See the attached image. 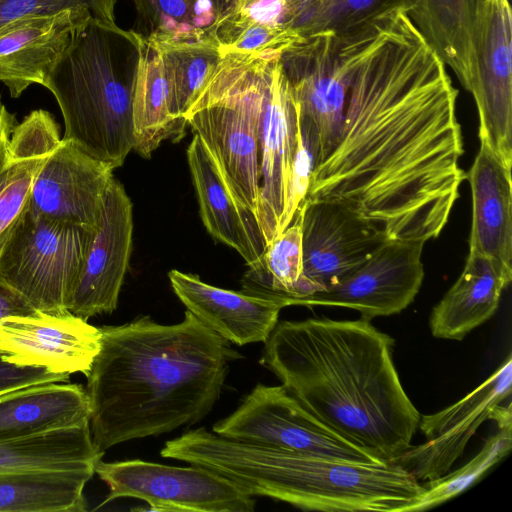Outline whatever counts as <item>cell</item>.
<instances>
[{"label":"cell","instance_id":"30bf717a","mask_svg":"<svg viewBox=\"0 0 512 512\" xmlns=\"http://www.w3.org/2000/svg\"><path fill=\"white\" fill-rule=\"evenodd\" d=\"M95 473L109 488L103 504L136 498L150 511L251 512L255 501L226 478L207 469L168 466L143 460L104 462Z\"/></svg>","mask_w":512,"mask_h":512},{"label":"cell","instance_id":"d6a6232c","mask_svg":"<svg viewBox=\"0 0 512 512\" xmlns=\"http://www.w3.org/2000/svg\"><path fill=\"white\" fill-rule=\"evenodd\" d=\"M48 155L24 156L9 150L0 172V251L26 211L34 178Z\"/></svg>","mask_w":512,"mask_h":512},{"label":"cell","instance_id":"f1b7e54d","mask_svg":"<svg viewBox=\"0 0 512 512\" xmlns=\"http://www.w3.org/2000/svg\"><path fill=\"white\" fill-rule=\"evenodd\" d=\"M134 3L136 32L148 41H217L218 18L208 0H134Z\"/></svg>","mask_w":512,"mask_h":512},{"label":"cell","instance_id":"f546056e","mask_svg":"<svg viewBox=\"0 0 512 512\" xmlns=\"http://www.w3.org/2000/svg\"><path fill=\"white\" fill-rule=\"evenodd\" d=\"M151 43L159 53L171 112L176 119L186 122L184 116L219 63L222 49L212 40Z\"/></svg>","mask_w":512,"mask_h":512},{"label":"cell","instance_id":"9a60e30c","mask_svg":"<svg viewBox=\"0 0 512 512\" xmlns=\"http://www.w3.org/2000/svg\"><path fill=\"white\" fill-rule=\"evenodd\" d=\"M299 135L298 107L279 58L258 124L257 221L266 246L287 227L285 212Z\"/></svg>","mask_w":512,"mask_h":512},{"label":"cell","instance_id":"6da1fadb","mask_svg":"<svg viewBox=\"0 0 512 512\" xmlns=\"http://www.w3.org/2000/svg\"><path fill=\"white\" fill-rule=\"evenodd\" d=\"M457 96L447 66L408 10L377 18L340 135L315 164L305 199L341 203L391 239L438 237L466 179Z\"/></svg>","mask_w":512,"mask_h":512},{"label":"cell","instance_id":"ba28073f","mask_svg":"<svg viewBox=\"0 0 512 512\" xmlns=\"http://www.w3.org/2000/svg\"><path fill=\"white\" fill-rule=\"evenodd\" d=\"M376 20L347 33L323 31L302 37L280 54L299 117L316 133L315 164L338 140L353 75Z\"/></svg>","mask_w":512,"mask_h":512},{"label":"cell","instance_id":"d4e9b609","mask_svg":"<svg viewBox=\"0 0 512 512\" xmlns=\"http://www.w3.org/2000/svg\"><path fill=\"white\" fill-rule=\"evenodd\" d=\"M483 0H416L409 15L436 54L471 93Z\"/></svg>","mask_w":512,"mask_h":512},{"label":"cell","instance_id":"603a6c76","mask_svg":"<svg viewBox=\"0 0 512 512\" xmlns=\"http://www.w3.org/2000/svg\"><path fill=\"white\" fill-rule=\"evenodd\" d=\"M86 389L47 382L0 394V440L42 434L90 422Z\"/></svg>","mask_w":512,"mask_h":512},{"label":"cell","instance_id":"484cf974","mask_svg":"<svg viewBox=\"0 0 512 512\" xmlns=\"http://www.w3.org/2000/svg\"><path fill=\"white\" fill-rule=\"evenodd\" d=\"M104 455L84 424L0 440V474L30 470H92Z\"/></svg>","mask_w":512,"mask_h":512},{"label":"cell","instance_id":"e0dca14e","mask_svg":"<svg viewBox=\"0 0 512 512\" xmlns=\"http://www.w3.org/2000/svg\"><path fill=\"white\" fill-rule=\"evenodd\" d=\"M114 168L61 139L37 172L28 208L35 214L96 230Z\"/></svg>","mask_w":512,"mask_h":512},{"label":"cell","instance_id":"5bb4252c","mask_svg":"<svg viewBox=\"0 0 512 512\" xmlns=\"http://www.w3.org/2000/svg\"><path fill=\"white\" fill-rule=\"evenodd\" d=\"M512 14L509 0H483L471 91L480 141L512 167Z\"/></svg>","mask_w":512,"mask_h":512},{"label":"cell","instance_id":"4316f807","mask_svg":"<svg viewBox=\"0 0 512 512\" xmlns=\"http://www.w3.org/2000/svg\"><path fill=\"white\" fill-rule=\"evenodd\" d=\"M92 470H30L0 474V512H83Z\"/></svg>","mask_w":512,"mask_h":512},{"label":"cell","instance_id":"9c48e42d","mask_svg":"<svg viewBox=\"0 0 512 512\" xmlns=\"http://www.w3.org/2000/svg\"><path fill=\"white\" fill-rule=\"evenodd\" d=\"M213 432L232 440L306 455L383 462L324 425L283 385L257 384L232 414L213 426Z\"/></svg>","mask_w":512,"mask_h":512},{"label":"cell","instance_id":"7a4b0ae2","mask_svg":"<svg viewBox=\"0 0 512 512\" xmlns=\"http://www.w3.org/2000/svg\"><path fill=\"white\" fill-rule=\"evenodd\" d=\"M100 330L86 392L92 440L103 452L205 418L242 357L188 310L173 325L141 316Z\"/></svg>","mask_w":512,"mask_h":512},{"label":"cell","instance_id":"f35d334b","mask_svg":"<svg viewBox=\"0 0 512 512\" xmlns=\"http://www.w3.org/2000/svg\"><path fill=\"white\" fill-rule=\"evenodd\" d=\"M246 1H247V0H240V3H239V5H238V8L236 9V11H235V12H237V11H238L242 6H243V4H244ZM235 12H234V13H235ZM234 13H233V14H234ZM233 14H232V15H233Z\"/></svg>","mask_w":512,"mask_h":512},{"label":"cell","instance_id":"7402d4cb","mask_svg":"<svg viewBox=\"0 0 512 512\" xmlns=\"http://www.w3.org/2000/svg\"><path fill=\"white\" fill-rule=\"evenodd\" d=\"M187 159L207 231L236 250L249 267L258 264L266 244L257 218L232 195L213 157L196 134L188 146Z\"/></svg>","mask_w":512,"mask_h":512},{"label":"cell","instance_id":"ac0fdd59","mask_svg":"<svg viewBox=\"0 0 512 512\" xmlns=\"http://www.w3.org/2000/svg\"><path fill=\"white\" fill-rule=\"evenodd\" d=\"M101 346V330L71 312L8 316L0 321V350L20 366L85 376Z\"/></svg>","mask_w":512,"mask_h":512},{"label":"cell","instance_id":"277c9868","mask_svg":"<svg viewBox=\"0 0 512 512\" xmlns=\"http://www.w3.org/2000/svg\"><path fill=\"white\" fill-rule=\"evenodd\" d=\"M160 455L212 471L251 496L304 510L405 512L424 492L395 462L306 455L224 438L203 427L166 442Z\"/></svg>","mask_w":512,"mask_h":512},{"label":"cell","instance_id":"cb8c5ba5","mask_svg":"<svg viewBox=\"0 0 512 512\" xmlns=\"http://www.w3.org/2000/svg\"><path fill=\"white\" fill-rule=\"evenodd\" d=\"M512 273L492 259L468 254L459 278L433 307L429 327L435 338L462 340L497 311Z\"/></svg>","mask_w":512,"mask_h":512},{"label":"cell","instance_id":"8fae6325","mask_svg":"<svg viewBox=\"0 0 512 512\" xmlns=\"http://www.w3.org/2000/svg\"><path fill=\"white\" fill-rule=\"evenodd\" d=\"M425 243L388 238L334 286L300 299L297 305L350 308L368 321L400 313L413 302L422 285Z\"/></svg>","mask_w":512,"mask_h":512},{"label":"cell","instance_id":"83f0119b","mask_svg":"<svg viewBox=\"0 0 512 512\" xmlns=\"http://www.w3.org/2000/svg\"><path fill=\"white\" fill-rule=\"evenodd\" d=\"M132 115L133 150L144 158H150L163 141L178 139L187 125L171 112L159 53L146 39L133 93Z\"/></svg>","mask_w":512,"mask_h":512},{"label":"cell","instance_id":"ffe728a7","mask_svg":"<svg viewBox=\"0 0 512 512\" xmlns=\"http://www.w3.org/2000/svg\"><path fill=\"white\" fill-rule=\"evenodd\" d=\"M171 287L198 320L213 332L239 346L264 343L276 324L280 300L236 292L203 282L197 275L171 270Z\"/></svg>","mask_w":512,"mask_h":512},{"label":"cell","instance_id":"8992f818","mask_svg":"<svg viewBox=\"0 0 512 512\" xmlns=\"http://www.w3.org/2000/svg\"><path fill=\"white\" fill-rule=\"evenodd\" d=\"M281 52L222 50L184 118L213 157L235 199L257 218L258 124Z\"/></svg>","mask_w":512,"mask_h":512},{"label":"cell","instance_id":"4dcf8cb0","mask_svg":"<svg viewBox=\"0 0 512 512\" xmlns=\"http://www.w3.org/2000/svg\"><path fill=\"white\" fill-rule=\"evenodd\" d=\"M416 0H306L290 29L298 36L329 31L347 33L362 28L395 9L410 10Z\"/></svg>","mask_w":512,"mask_h":512},{"label":"cell","instance_id":"e575fe53","mask_svg":"<svg viewBox=\"0 0 512 512\" xmlns=\"http://www.w3.org/2000/svg\"><path fill=\"white\" fill-rule=\"evenodd\" d=\"M300 135L288 189L285 224L288 226L306 198L309 180L317 159L314 128L299 117Z\"/></svg>","mask_w":512,"mask_h":512},{"label":"cell","instance_id":"d590c367","mask_svg":"<svg viewBox=\"0 0 512 512\" xmlns=\"http://www.w3.org/2000/svg\"><path fill=\"white\" fill-rule=\"evenodd\" d=\"M69 374L53 373L46 368L20 366L7 361L0 350V394L47 382H67Z\"/></svg>","mask_w":512,"mask_h":512},{"label":"cell","instance_id":"44dd1931","mask_svg":"<svg viewBox=\"0 0 512 512\" xmlns=\"http://www.w3.org/2000/svg\"><path fill=\"white\" fill-rule=\"evenodd\" d=\"M511 168L480 141L466 173L472 196L469 254L488 257L512 273Z\"/></svg>","mask_w":512,"mask_h":512},{"label":"cell","instance_id":"3957f363","mask_svg":"<svg viewBox=\"0 0 512 512\" xmlns=\"http://www.w3.org/2000/svg\"><path fill=\"white\" fill-rule=\"evenodd\" d=\"M393 345L361 318L282 321L260 363L324 425L391 463L412 446L421 418L401 384Z\"/></svg>","mask_w":512,"mask_h":512},{"label":"cell","instance_id":"2e32d148","mask_svg":"<svg viewBox=\"0 0 512 512\" xmlns=\"http://www.w3.org/2000/svg\"><path fill=\"white\" fill-rule=\"evenodd\" d=\"M132 233L131 200L122 184L113 177L105 192L99 225L67 303L69 312L87 321L117 308L129 266Z\"/></svg>","mask_w":512,"mask_h":512},{"label":"cell","instance_id":"1f68e13d","mask_svg":"<svg viewBox=\"0 0 512 512\" xmlns=\"http://www.w3.org/2000/svg\"><path fill=\"white\" fill-rule=\"evenodd\" d=\"M511 447L512 424L498 426V431L485 441L482 449L468 463L452 473L424 482V492L405 512L427 510L458 496L508 455Z\"/></svg>","mask_w":512,"mask_h":512},{"label":"cell","instance_id":"836d02e7","mask_svg":"<svg viewBox=\"0 0 512 512\" xmlns=\"http://www.w3.org/2000/svg\"><path fill=\"white\" fill-rule=\"evenodd\" d=\"M118 0H0V28L21 18L50 15L66 9H86L93 18L115 22Z\"/></svg>","mask_w":512,"mask_h":512},{"label":"cell","instance_id":"7c38bea8","mask_svg":"<svg viewBox=\"0 0 512 512\" xmlns=\"http://www.w3.org/2000/svg\"><path fill=\"white\" fill-rule=\"evenodd\" d=\"M299 210L305 297L334 286L388 239L380 226L338 202L305 199Z\"/></svg>","mask_w":512,"mask_h":512},{"label":"cell","instance_id":"5b68a950","mask_svg":"<svg viewBox=\"0 0 512 512\" xmlns=\"http://www.w3.org/2000/svg\"><path fill=\"white\" fill-rule=\"evenodd\" d=\"M144 45L136 31L91 17L44 84L64 120L62 139L114 169L134 148L132 103Z\"/></svg>","mask_w":512,"mask_h":512},{"label":"cell","instance_id":"52a82bcc","mask_svg":"<svg viewBox=\"0 0 512 512\" xmlns=\"http://www.w3.org/2000/svg\"><path fill=\"white\" fill-rule=\"evenodd\" d=\"M94 232L27 207L0 251V279L35 310L65 314Z\"/></svg>","mask_w":512,"mask_h":512},{"label":"cell","instance_id":"4fadbf2b","mask_svg":"<svg viewBox=\"0 0 512 512\" xmlns=\"http://www.w3.org/2000/svg\"><path fill=\"white\" fill-rule=\"evenodd\" d=\"M512 392V356L465 397L429 415H421L418 427L426 442L411 446L394 462L418 482L435 480L449 472L469 440L495 408Z\"/></svg>","mask_w":512,"mask_h":512},{"label":"cell","instance_id":"d6986e66","mask_svg":"<svg viewBox=\"0 0 512 512\" xmlns=\"http://www.w3.org/2000/svg\"><path fill=\"white\" fill-rule=\"evenodd\" d=\"M92 17L86 9L15 20L0 28V82L12 98L46 79L75 31Z\"/></svg>","mask_w":512,"mask_h":512},{"label":"cell","instance_id":"8d00e7d4","mask_svg":"<svg viewBox=\"0 0 512 512\" xmlns=\"http://www.w3.org/2000/svg\"><path fill=\"white\" fill-rule=\"evenodd\" d=\"M38 312L18 292L0 279V321L8 316Z\"/></svg>","mask_w":512,"mask_h":512},{"label":"cell","instance_id":"74e56055","mask_svg":"<svg viewBox=\"0 0 512 512\" xmlns=\"http://www.w3.org/2000/svg\"><path fill=\"white\" fill-rule=\"evenodd\" d=\"M16 124L14 114L0 100V172L6 167L9 157V139Z\"/></svg>","mask_w":512,"mask_h":512}]
</instances>
